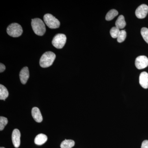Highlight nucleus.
<instances>
[{"instance_id":"f257e3e1","label":"nucleus","mask_w":148,"mask_h":148,"mask_svg":"<svg viewBox=\"0 0 148 148\" xmlns=\"http://www.w3.org/2000/svg\"><path fill=\"white\" fill-rule=\"evenodd\" d=\"M56 58L55 53L47 51L44 53L40 60V66L43 68H48L52 65Z\"/></svg>"},{"instance_id":"f03ea898","label":"nucleus","mask_w":148,"mask_h":148,"mask_svg":"<svg viewBox=\"0 0 148 148\" xmlns=\"http://www.w3.org/2000/svg\"><path fill=\"white\" fill-rule=\"evenodd\" d=\"M32 26L34 32L37 35L42 36L45 34L46 27L43 21L39 18L32 19Z\"/></svg>"},{"instance_id":"7ed1b4c3","label":"nucleus","mask_w":148,"mask_h":148,"mask_svg":"<svg viewBox=\"0 0 148 148\" xmlns=\"http://www.w3.org/2000/svg\"><path fill=\"white\" fill-rule=\"evenodd\" d=\"M44 21L49 28L55 29L60 27V21L58 19L50 14H47L44 16Z\"/></svg>"},{"instance_id":"20e7f679","label":"nucleus","mask_w":148,"mask_h":148,"mask_svg":"<svg viewBox=\"0 0 148 148\" xmlns=\"http://www.w3.org/2000/svg\"><path fill=\"white\" fill-rule=\"evenodd\" d=\"M7 32L10 36L16 38L21 36L23 33V29L19 24L12 23L8 27Z\"/></svg>"},{"instance_id":"39448f33","label":"nucleus","mask_w":148,"mask_h":148,"mask_svg":"<svg viewBox=\"0 0 148 148\" xmlns=\"http://www.w3.org/2000/svg\"><path fill=\"white\" fill-rule=\"evenodd\" d=\"M66 36L64 34H58L56 35L52 41V44L57 49H62L66 42Z\"/></svg>"},{"instance_id":"423d86ee","label":"nucleus","mask_w":148,"mask_h":148,"mask_svg":"<svg viewBox=\"0 0 148 148\" xmlns=\"http://www.w3.org/2000/svg\"><path fill=\"white\" fill-rule=\"evenodd\" d=\"M135 65L136 68L141 70L148 66V58L145 56H140L135 59Z\"/></svg>"},{"instance_id":"0eeeda50","label":"nucleus","mask_w":148,"mask_h":148,"mask_svg":"<svg viewBox=\"0 0 148 148\" xmlns=\"http://www.w3.org/2000/svg\"><path fill=\"white\" fill-rule=\"evenodd\" d=\"M148 13V6L146 4H142L135 11V15L139 18H145Z\"/></svg>"},{"instance_id":"6e6552de","label":"nucleus","mask_w":148,"mask_h":148,"mask_svg":"<svg viewBox=\"0 0 148 148\" xmlns=\"http://www.w3.org/2000/svg\"><path fill=\"white\" fill-rule=\"evenodd\" d=\"M20 137L21 134L18 129L14 130L12 135V142L15 148H18L20 145Z\"/></svg>"},{"instance_id":"1a4fd4ad","label":"nucleus","mask_w":148,"mask_h":148,"mask_svg":"<svg viewBox=\"0 0 148 148\" xmlns=\"http://www.w3.org/2000/svg\"><path fill=\"white\" fill-rule=\"evenodd\" d=\"M29 77V72L28 67H25L21 69L19 73V78L22 84H25L27 83Z\"/></svg>"},{"instance_id":"9d476101","label":"nucleus","mask_w":148,"mask_h":148,"mask_svg":"<svg viewBox=\"0 0 148 148\" xmlns=\"http://www.w3.org/2000/svg\"><path fill=\"white\" fill-rule=\"evenodd\" d=\"M139 82L143 88H148V73L146 72H142L139 77Z\"/></svg>"},{"instance_id":"9b49d317","label":"nucleus","mask_w":148,"mask_h":148,"mask_svg":"<svg viewBox=\"0 0 148 148\" xmlns=\"http://www.w3.org/2000/svg\"><path fill=\"white\" fill-rule=\"evenodd\" d=\"M32 115L35 121L40 123L42 121V116L39 109L37 107H34L32 110Z\"/></svg>"},{"instance_id":"f8f14e48","label":"nucleus","mask_w":148,"mask_h":148,"mask_svg":"<svg viewBox=\"0 0 148 148\" xmlns=\"http://www.w3.org/2000/svg\"><path fill=\"white\" fill-rule=\"evenodd\" d=\"M47 135L41 133L36 136L34 140V143L36 145H41L47 142Z\"/></svg>"},{"instance_id":"ddd939ff","label":"nucleus","mask_w":148,"mask_h":148,"mask_svg":"<svg viewBox=\"0 0 148 148\" xmlns=\"http://www.w3.org/2000/svg\"><path fill=\"white\" fill-rule=\"evenodd\" d=\"M116 27L119 29H123L126 26V22L125 20L124 16L122 15H120L117 19L115 23Z\"/></svg>"},{"instance_id":"4468645a","label":"nucleus","mask_w":148,"mask_h":148,"mask_svg":"<svg viewBox=\"0 0 148 148\" xmlns=\"http://www.w3.org/2000/svg\"><path fill=\"white\" fill-rule=\"evenodd\" d=\"M8 95V91L6 88L3 85H0V99L5 101Z\"/></svg>"},{"instance_id":"2eb2a0df","label":"nucleus","mask_w":148,"mask_h":148,"mask_svg":"<svg viewBox=\"0 0 148 148\" xmlns=\"http://www.w3.org/2000/svg\"><path fill=\"white\" fill-rule=\"evenodd\" d=\"M75 145V142L73 140H65L61 144V148H71Z\"/></svg>"},{"instance_id":"dca6fc26","label":"nucleus","mask_w":148,"mask_h":148,"mask_svg":"<svg viewBox=\"0 0 148 148\" xmlns=\"http://www.w3.org/2000/svg\"><path fill=\"white\" fill-rule=\"evenodd\" d=\"M118 12L116 10H111L106 14V19L107 21H111L112 20L115 16L118 14Z\"/></svg>"},{"instance_id":"f3484780","label":"nucleus","mask_w":148,"mask_h":148,"mask_svg":"<svg viewBox=\"0 0 148 148\" xmlns=\"http://www.w3.org/2000/svg\"><path fill=\"white\" fill-rule=\"evenodd\" d=\"M120 30L118 28H117L116 27H112L110 31V34L111 36L113 38H117L119 35Z\"/></svg>"},{"instance_id":"a211bd4d","label":"nucleus","mask_w":148,"mask_h":148,"mask_svg":"<svg viewBox=\"0 0 148 148\" xmlns=\"http://www.w3.org/2000/svg\"><path fill=\"white\" fill-rule=\"evenodd\" d=\"M126 32L125 30L120 31L119 35L117 38V41L119 43L123 42L126 38Z\"/></svg>"},{"instance_id":"6ab92c4d","label":"nucleus","mask_w":148,"mask_h":148,"mask_svg":"<svg viewBox=\"0 0 148 148\" xmlns=\"http://www.w3.org/2000/svg\"><path fill=\"white\" fill-rule=\"evenodd\" d=\"M141 34L144 40L148 44V29L145 27H143L141 29Z\"/></svg>"},{"instance_id":"aec40b11","label":"nucleus","mask_w":148,"mask_h":148,"mask_svg":"<svg viewBox=\"0 0 148 148\" xmlns=\"http://www.w3.org/2000/svg\"><path fill=\"white\" fill-rule=\"evenodd\" d=\"M8 120L5 117H0V130L2 131L8 124Z\"/></svg>"},{"instance_id":"412c9836","label":"nucleus","mask_w":148,"mask_h":148,"mask_svg":"<svg viewBox=\"0 0 148 148\" xmlns=\"http://www.w3.org/2000/svg\"><path fill=\"white\" fill-rule=\"evenodd\" d=\"M141 148H148V140H144L141 146Z\"/></svg>"},{"instance_id":"4be33fe9","label":"nucleus","mask_w":148,"mask_h":148,"mask_svg":"<svg viewBox=\"0 0 148 148\" xmlns=\"http://www.w3.org/2000/svg\"><path fill=\"white\" fill-rule=\"evenodd\" d=\"M5 70V66L3 64L1 63L0 64V72L2 73Z\"/></svg>"},{"instance_id":"5701e85b","label":"nucleus","mask_w":148,"mask_h":148,"mask_svg":"<svg viewBox=\"0 0 148 148\" xmlns=\"http://www.w3.org/2000/svg\"><path fill=\"white\" fill-rule=\"evenodd\" d=\"M0 148H5L3 147H1Z\"/></svg>"}]
</instances>
